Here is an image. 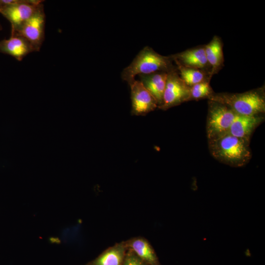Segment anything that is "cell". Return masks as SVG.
Segmentation results:
<instances>
[{
	"mask_svg": "<svg viewBox=\"0 0 265 265\" xmlns=\"http://www.w3.org/2000/svg\"><path fill=\"white\" fill-rule=\"evenodd\" d=\"M209 147L216 159L231 166H243L251 158L249 141L228 132L209 139Z\"/></svg>",
	"mask_w": 265,
	"mask_h": 265,
	"instance_id": "obj_1",
	"label": "cell"
},
{
	"mask_svg": "<svg viewBox=\"0 0 265 265\" xmlns=\"http://www.w3.org/2000/svg\"><path fill=\"white\" fill-rule=\"evenodd\" d=\"M171 57L165 56L146 46L141 50L131 64L121 73L123 80L129 84L136 75L158 72L169 73L176 70L172 63Z\"/></svg>",
	"mask_w": 265,
	"mask_h": 265,
	"instance_id": "obj_2",
	"label": "cell"
},
{
	"mask_svg": "<svg viewBox=\"0 0 265 265\" xmlns=\"http://www.w3.org/2000/svg\"><path fill=\"white\" fill-rule=\"evenodd\" d=\"M210 97L211 101L226 106L238 114L254 116L265 110L264 97L256 91L239 94H222Z\"/></svg>",
	"mask_w": 265,
	"mask_h": 265,
	"instance_id": "obj_3",
	"label": "cell"
},
{
	"mask_svg": "<svg viewBox=\"0 0 265 265\" xmlns=\"http://www.w3.org/2000/svg\"><path fill=\"white\" fill-rule=\"evenodd\" d=\"M236 114L226 106L212 101L210 104L207 123L209 140L228 132Z\"/></svg>",
	"mask_w": 265,
	"mask_h": 265,
	"instance_id": "obj_4",
	"label": "cell"
},
{
	"mask_svg": "<svg viewBox=\"0 0 265 265\" xmlns=\"http://www.w3.org/2000/svg\"><path fill=\"white\" fill-rule=\"evenodd\" d=\"M44 0H13V3L2 5L0 13L11 25V34L15 32L38 10Z\"/></svg>",
	"mask_w": 265,
	"mask_h": 265,
	"instance_id": "obj_5",
	"label": "cell"
},
{
	"mask_svg": "<svg viewBox=\"0 0 265 265\" xmlns=\"http://www.w3.org/2000/svg\"><path fill=\"white\" fill-rule=\"evenodd\" d=\"M46 14L43 3L37 11L14 33L26 39L34 48L39 52L45 38Z\"/></svg>",
	"mask_w": 265,
	"mask_h": 265,
	"instance_id": "obj_6",
	"label": "cell"
},
{
	"mask_svg": "<svg viewBox=\"0 0 265 265\" xmlns=\"http://www.w3.org/2000/svg\"><path fill=\"white\" fill-rule=\"evenodd\" d=\"M189 98V88L176 70L168 73L162 103L159 108L165 110Z\"/></svg>",
	"mask_w": 265,
	"mask_h": 265,
	"instance_id": "obj_7",
	"label": "cell"
},
{
	"mask_svg": "<svg viewBox=\"0 0 265 265\" xmlns=\"http://www.w3.org/2000/svg\"><path fill=\"white\" fill-rule=\"evenodd\" d=\"M129 85L132 115L144 116L158 107L156 99L140 80L135 79Z\"/></svg>",
	"mask_w": 265,
	"mask_h": 265,
	"instance_id": "obj_8",
	"label": "cell"
},
{
	"mask_svg": "<svg viewBox=\"0 0 265 265\" xmlns=\"http://www.w3.org/2000/svg\"><path fill=\"white\" fill-rule=\"evenodd\" d=\"M32 52H35L31 44L20 35H10L9 38L0 40V53L10 55L19 61Z\"/></svg>",
	"mask_w": 265,
	"mask_h": 265,
	"instance_id": "obj_9",
	"label": "cell"
},
{
	"mask_svg": "<svg viewBox=\"0 0 265 265\" xmlns=\"http://www.w3.org/2000/svg\"><path fill=\"white\" fill-rule=\"evenodd\" d=\"M168 73L158 72L138 75L140 81L156 99L158 107L162 104Z\"/></svg>",
	"mask_w": 265,
	"mask_h": 265,
	"instance_id": "obj_10",
	"label": "cell"
},
{
	"mask_svg": "<svg viewBox=\"0 0 265 265\" xmlns=\"http://www.w3.org/2000/svg\"><path fill=\"white\" fill-rule=\"evenodd\" d=\"M171 58L177 64L187 68L200 70L210 66L204 48L186 50L172 55Z\"/></svg>",
	"mask_w": 265,
	"mask_h": 265,
	"instance_id": "obj_11",
	"label": "cell"
},
{
	"mask_svg": "<svg viewBox=\"0 0 265 265\" xmlns=\"http://www.w3.org/2000/svg\"><path fill=\"white\" fill-rule=\"evenodd\" d=\"M261 121L257 115L247 116L237 114L228 133L249 141V138L255 127Z\"/></svg>",
	"mask_w": 265,
	"mask_h": 265,
	"instance_id": "obj_12",
	"label": "cell"
},
{
	"mask_svg": "<svg viewBox=\"0 0 265 265\" xmlns=\"http://www.w3.org/2000/svg\"><path fill=\"white\" fill-rule=\"evenodd\" d=\"M127 249L133 252L148 265H159L154 249L148 241L142 237H135L125 241Z\"/></svg>",
	"mask_w": 265,
	"mask_h": 265,
	"instance_id": "obj_13",
	"label": "cell"
},
{
	"mask_svg": "<svg viewBox=\"0 0 265 265\" xmlns=\"http://www.w3.org/2000/svg\"><path fill=\"white\" fill-rule=\"evenodd\" d=\"M127 250L125 241L117 243L86 265H122Z\"/></svg>",
	"mask_w": 265,
	"mask_h": 265,
	"instance_id": "obj_14",
	"label": "cell"
},
{
	"mask_svg": "<svg viewBox=\"0 0 265 265\" xmlns=\"http://www.w3.org/2000/svg\"><path fill=\"white\" fill-rule=\"evenodd\" d=\"M204 48L207 60L212 68L211 73H215L224 61L221 41L218 37L215 36Z\"/></svg>",
	"mask_w": 265,
	"mask_h": 265,
	"instance_id": "obj_15",
	"label": "cell"
},
{
	"mask_svg": "<svg viewBox=\"0 0 265 265\" xmlns=\"http://www.w3.org/2000/svg\"><path fill=\"white\" fill-rule=\"evenodd\" d=\"M177 65L180 71V77L187 86H192L196 84L205 81L204 80L206 75L203 71Z\"/></svg>",
	"mask_w": 265,
	"mask_h": 265,
	"instance_id": "obj_16",
	"label": "cell"
},
{
	"mask_svg": "<svg viewBox=\"0 0 265 265\" xmlns=\"http://www.w3.org/2000/svg\"><path fill=\"white\" fill-rule=\"evenodd\" d=\"M212 89L207 81L196 84L189 88V98L199 99L210 95Z\"/></svg>",
	"mask_w": 265,
	"mask_h": 265,
	"instance_id": "obj_17",
	"label": "cell"
},
{
	"mask_svg": "<svg viewBox=\"0 0 265 265\" xmlns=\"http://www.w3.org/2000/svg\"><path fill=\"white\" fill-rule=\"evenodd\" d=\"M122 265H148L139 258L133 252L128 249Z\"/></svg>",
	"mask_w": 265,
	"mask_h": 265,
	"instance_id": "obj_18",
	"label": "cell"
},
{
	"mask_svg": "<svg viewBox=\"0 0 265 265\" xmlns=\"http://www.w3.org/2000/svg\"><path fill=\"white\" fill-rule=\"evenodd\" d=\"M2 29H3L2 26L0 22V31H1Z\"/></svg>",
	"mask_w": 265,
	"mask_h": 265,
	"instance_id": "obj_19",
	"label": "cell"
},
{
	"mask_svg": "<svg viewBox=\"0 0 265 265\" xmlns=\"http://www.w3.org/2000/svg\"><path fill=\"white\" fill-rule=\"evenodd\" d=\"M1 6H2V3H1V0H0V8L1 7Z\"/></svg>",
	"mask_w": 265,
	"mask_h": 265,
	"instance_id": "obj_20",
	"label": "cell"
}]
</instances>
